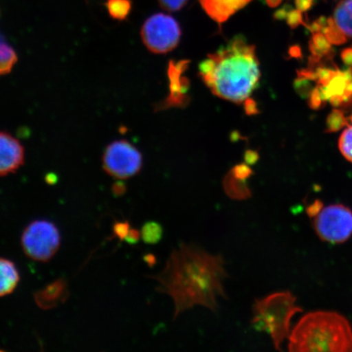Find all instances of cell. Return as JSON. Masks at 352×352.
<instances>
[{
  "instance_id": "obj_5",
  "label": "cell",
  "mask_w": 352,
  "mask_h": 352,
  "mask_svg": "<svg viewBox=\"0 0 352 352\" xmlns=\"http://www.w3.org/2000/svg\"><path fill=\"white\" fill-rule=\"evenodd\" d=\"M61 236L54 222L38 219L28 224L22 232L21 245L26 256L34 261H50L58 252Z\"/></svg>"
},
{
  "instance_id": "obj_16",
  "label": "cell",
  "mask_w": 352,
  "mask_h": 352,
  "mask_svg": "<svg viewBox=\"0 0 352 352\" xmlns=\"http://www.w3.org/2000/svg\"><path fill=\"white\" fill-rule=\"evenodd\" d=\"M104 7L113 20L124 21L132 10L131 0H105Z\"/></svg>"
},
{
  "instance_id": "obj_20",
  "label": "cell",
  "mask_w": 352,
  "mask_h": 352,
  "mask_svg": "<svg viewBox=\"0 0 352 352\" xmlns=\"http://www.w3.org/2000/svg\"><path fill=\"white\" fill-rule=\"evenodd\" d=\"M349 123L347 121L344 113L341 109H334L332 110L327 117V133H334L344 129L345 126H349Z\"/></svg>"
},
{
  "instance_id": "obj_14",
  "label": "cell",
  "mask_w": 352,
  "mask_h": 352,
  "mask_svg": "<svg viewBox=\"0 0 352 352\" xmlns=\"http://www.w3.org/2000/svg\"><path fill=\"white\" fill-rule=\"evenodd\" d=\"M223 186L226 195L232 199L246 200L252 196L246 180L237 178L232 170L224 178Z\"/></svg>"
},
{
  "instance_id": "obj_19",
  "label": "cell",
  "mask_w": 352,
  "mask_h": 352,
  "mask_svg": "<svg viewBox=\"0 0 352 352\" xmlns=\"http://www.w3.org/2000/svg\"><path fill=\"white\" fill-rule=\"evenodd\" d=\"M142 239L146 244L154 245L158 243L164 235V230L157 222H148L142 227Z\"/></svg>"
},
{
  "instance_id": "obj_35",
  "label": "cell",
  "mask_w": 352,
  "mask_h": 352,
  "mask_svg": "<svg viewBox=\"0 0 352 352\" xmlns=\"http://www.w3.org/2000/svg\"><path fill=\"white\" fill-rule=\"evenodd\" d=\"M340 56L343 64L352 67V47H346L342 50Z\"/></svg>"
},
{
  "instance_id": "obj_29",
  "label": "cell",
  "mask_w": 352,
  "mask_h": 352,
  "mask_svg": "<svg viewBox=\"0 0 352 352\" xmlns=\"http://www.w3.org/2000/svg\"><path fill=\"white\" fill-rule=\"evenodd\" d=\"M131 224L127 221H120L114 223L113 231V234L121 241H124L131 230Z\"/></svg>"
},
{
  "instance_id": "obj_8",
  "label": "cell",
  "mask_w": 352,
  "mask_h": 352,
  "mask_svg": "<svg viewBox=\"0 0 352 352\" xmlns=\"http://www.w3.org/2000/svg\"><path fill=\"white\" fill-rule=\"evenodd\" d=\"M142 153L126 140H116L108 145L103 154V168L118 179L133 177L142 167Z\"/></svg>"
},
{
  "instance_id": "obj_18",
  "label": "cell",
  "mask_w": 352,
  "mask_h": 352,
  "mask_svg": "<svg viewBox=\"0 0 352 352\" xmlns=\"http://www.w3.org/2000/svg\"><path fill=\"white\" fill-rule=\"evenodd\" d=\"M321 33L324 34V36L327 37L328 41L332 45H341V44L347 41L346 35L338 28L336 21L332 17H329L327 25L321 30Z\"/></svg>"
},
{
  "instance_id": "obj_13",
  "label": "cell",
  "mask_w": 352,
  "mask_h": 352,
  "mask_svg": "<svg viewBox=\"0 0 352 352\" xmlns=\"http://www.w3.org/2000/svg\"><path fill=\"white\" fill-rule=\"evenodd\" d=\"M20 283V274L15 263L0 258V298L12 294Z\"/></svg>"
},
{
  "instance_id": "obj_25",
  "label": "cell",
  "mask_w": 352,
  "mask_h": 352,
  "mask_svg": "<svg viewBox=\"0 0 352 352\" xmlns=\"http://www.w3.org/2000/svg\"><path fill=\"white\" fill-rule=\"evenodd\" d=\"M311 82L312 81L299 77L294 81V89L302 98H309L311 91L314 90V87H312Z\"/></svg>"
},
{
  "instance_id": "obj_24",
  "label": "cell",
  "mask_w": 352,
  "mask_h": 352,
  "mask_svg": "<svg viewBox=\"0 0 352 352\" xmlns=\"http://www.w3.org/2000/svg\"><path fill=\"white\" fill-rule=\"evenodd\" d=\"M311 42L314 43L319 50L324 52V54L333 56V50L331 46L332 44L328 41V39L324 36L323 33L318 32L312 34Z\"/></svg>"
},
{
  "instance_id": "obj_9",
  "label": "cell",
  "mask_w": 352,
  "mask_h": 352,
  "mask_svg": "<svg viewBox=\"0 0 352 352\" xmlns=\"http://www.w3.org/2000/svg\"><path fill=\"white\" fill-rule=\"evenodd\" d=\"M24 162L25 149L19 140L0 131V176L14 173Z\"/></svg>"
},
{
  "instance_id": "obj_15",
  "label": "cell",
  "mask_w": 352,
  "mask_h": 352,
  "mask_svg": "<svg viewBox=\"0 0 352 352\" xmlns=\"http://www.w3.org/2000/svg\"><path fill=\"white\" fill-rule=\"evenodd\" d=\"M333 19L343 33L352 38V0H342L338 3Z\"/></svg>"
},
{
  "instance_id": "obj_37",
  "label": "cell",
  "mask_w": 352,
  "mask_h": 352,
  "mask_svg": "<svg viewBox=\"0 0 352 352\" xmlns=\"http://www.w3.org/2000/svg\"><path fill=\"white\" fill-rule=\"evenodd\" d=\"M245 162L248 164H254L258 160V155L256 152L248 151L245 153Z\"/></svg>"
},
{
  "instance_id": "obj_4",
  "label": "cell",
  "mask_w": 352,
  "mask_h": 352,
  "mask_svg": "<svg viewBox=\"0 0 352 352\" xmlns=\"http://www.w3.org/2000/svg\"><path fill=\"white\" fill-rule=\"evenodd\" d=\"M296 300L292 292H281L254 301L253 327L270 334L277 351H281V345L289 336L293 316L302 311Z\"/></svg>"
},
{
  "instance_id": "obj_11",
  "label": "cell",
  "mask_w": 352,
  "mask_h": 352,
  "mask_svg": "<svg viewBox=\"0 0 352 352\" xmlns=\"http://www.w3.org/2000/svg\"><path fill=\"white\" fill-rule=\"evenodd\" d=\"M211 19L222 24L253 0H198Z\"/></svg>"
},
{
  "instance_id": "obj_21",
  "label": "cell",
  "mask_w": 352,
  "mask_h": 352,
  "mask_svg": "<svg viewBox=\"0 0 352 352\" xmlns=\"http://www.w3.org/2000/svg\"><path fill=\"white\" fill-rule=\"evenodd\" d=\"M349 83V81L346 80L342 72L338 69L336 76H334L331 79V81L329 82V85H327L330 98H331L333 96H342L344 94L346 87Z\"/></svg>"
},
{
  "instance_id": "obj_43",
  "label": "cell",
  "mask_w": 352,
  "mask_h": 352,
  "mask_svg": "<svg viewBox=\"0 0 352 352\" xmlns=\"http://www.w3.org/2000/svg\"><path fill=\"white\" fill-rule=\"evenodd\" d=\"M344 94L347 95H352V81L347 85Z\"/></svg>"
},
{
  "instance_id": "obj_22",
  "label": "cell",
  "mask_w": 352,
  "mask_h": 352,
  "mask_svg": "<svg viewBox=\"0 0 352 352\" xmlns=\"http://www.w3.org/2000/svg\"><path fill=\"white\" fill-rule=\"evenodd\" d=\"M338 148L343 157L352 164V126H347L342 132L338 140Z\"/></svg>"
},
{
  "instance_id": "obj_36",
  "label": "cell",
  "mask_w": 352,
  "mask_h": 352,
  "mask_svg": "<svg viewBox=\"0 0 352 352\" xmlns=\"http://www.w3.org/2000/svg\"><path fill=\"white\" fill-rule=\"evenodd\" d=\"M292 10V6H285L283 8H280L275 12L274 17L276 20H285L287 16L288 12Z\"/></svg>"
},
{
  "instance_id": "obj_3",
  "label": "cell",
  "mask_w": 352,
  "mask_h": 352,
  "mask_svg": "<svg viewBox=\"0 0 352 352\" xmlns=\"http://www.w3.org/2000/svg\"><path fill=\"white\" fill-rule=\"evenodd\" d=\"M289 338L292 352L352 351L351 325L336 311H316L303 316Z\"/></svg>"
},
{
  "instance_id": "obj_17",
  "label": "cell",
  "mask_w": 352,
  "mask_h": 352,
  "mask_svg": "<svg viewBox=\"0 0 352 352\" xmlns=\"http://www.w3.org/2000/svg\"><path fill=\"white\" fill-rule=\"evenodd\" d=\"M19 57L13 48L3 39L0 38V77L12 72Z\"/></svg>"
},
{
  "instance_id": "obj_26",
  "label": "cell",
  "mask_w": 352,
  "mask_h": 352,
  "mask_svg": "<svg viewBox=\"0 0 352 352\" xmlns=\"http://www.w3.org/2000/svg\"><path fill=\"white\" fill-rule=\"evenodd\" d=\"M308 107L314 110H319L324 107L327 102L321 98L319 86L314 88L309 98H307Z\"/></svg>"
},
{
  "instance_id": "obj_34",
  "label": "cell",
  "mask_w": 352,
  "mask_h": 352,
  "mask_svg": "<svg viewBox=\"0 0 352 352\" xmlns=\"http://www.w3.org/2000/svg\"><path fill=\"white\" fill-rule=\"evenodd\" d=\"M142 237V233L135 228H131L129 234L126 236L124 241L131 245L138 243L139 240Z\"/></svg>"
},
{
  "instance_id": "obj_44",
  "label": "cell",
  "mask_w": 352,
  "mask_h": 352,
  "mask_svg": "<svg viewBox=\"0 0 352 352\" xmlns=\"http://www.w3.org/2000/svg\"><path fill=\"white\" fill-rule=\"evenodd\" d=\"M349 120L352 122V114L351 116L349 118Z\"/></svg>"
},
{
  "instance_id": "obj_2",
  "label": "cell",
  "mask_w": 352,
  "mask_h": 352,
  "mask_svg": "<svg viewBox=\"0 0 352 352\" xmlns=\"http://www.w3.org/2000/svg\"><path fill=\"white\" fill-rule=\"evenodd\" d=\"M199 73L215 96L236 104L245 102L261 78L255 47L239 35L202 61Z\"/></svg>"
},
{
  "instance_id": "obj_1",
  "label": "cell",
  "mask_w": 352,
  "mask_h": 352,
  "mask_svg": "<svg viewBox=\"0 0 352 352\" xmlns=\"http://www.w3.org/2000/svg\"><path fill=\"white\" fill-rule=\"evenodd\" d=\"M227 277L221 255L182 244L170 254L164 271L152 278L158 283L157 292L173 299L175 319L197 305L217 312L218 298H227L223 289Z\"/></svg>"
},
{
  "instance_id": "obj_27",
  "label": "cell",
  "mask_w": 352,
  "mask_h": 352,
  "mask_svg": "<svg viewBox=\"0 0 352 352\" xmlns=\"http://www.w3.org/2000/svg\"><path fill=\"white\" fill-rule=\"evenodd\" d=\"M286 22L290 28L296 29L300 25H305L307 28L305 21H303L302 12L298 10H292L288 12L286 16Z\"/></svg>"
},
{
  "instance_id": "obj_10",
  "label": "cell",
  "mask_w": 352,
  "mask_h": 352,
  "mask_svg": "<svg viewBox=\"0 0 352 352\" xmlns=\"http://www.w3.org/2000/svg\"><path fill=\"white\" fill-rule=\"evenodd\" d=\"M188 64V60L179 61L177 63L171 61L169 66L170 96L161 104V109L182 107L188 104V81L183 78V73L187 69Z\"/></svg>"
},
{
  "instance_id": "obj_30",
  "label": "cell",
  "mask_w": 352,
  "mask_h": 352,
  "mask_svg": "<svg viewBox=\"0 0 352 352\" xmlns=\"http://www.w3.org/2000/svg\"><path fill=\"white\" fill-rule=\"evenodd\" d=\"M232 171L237 178L245 180L248 179L250 177V175L253 174L252 170L250 168L248 164L237 165L232 170Z\"/></svg>"
},
{
  "instance_id": "obj_23",
  "label": "cell",
  "mask_w": 352,
  "mask_h": 352,
  "mask_svg": "<svg viewBox=\"0 0 352 352\" xmlns=\"http://www.w3.org/2000/svg\"><path fill=\"white\" fill-rule=\"evenodd\" d=\"M338 69L337 67L336 69H333L322 64L316 66L315 72L316 76H318V85L324 86L328 85L329 82L331 81V79L336 76Z\"/></svg>"
},
{
  "instance_id": "obj_28",
  "label": "cell",
  "mask_w": 352,
  "mask_h": 352,
  "mask_svg": "<svg viewBox=\"0 0 352 352\" xmlns=\"http://www.w3.org/2000/svg\"><path fill=\"white\" fill-rule=\"evenodd\" d=\"M188 0H158L164 10L169 12L179 11L186 6Z\"/></svg>"
},
{
  "instance_id": "obj_40",
  "label": "cell",
  "mask_w": 352,
  "mask_h": 352,
  "mask_svg": "<svg viewBox=\"0 0 352 352\" xmlns=\"http://www.w3.org/2000/svg\"><path fill=\"white\" fill-rule=\"evenodd\" d=\"M289 54L292 55V57L299 58V57L302 56L301 48L298 46L292 47L289 50Z\"/></svg>"
},
{
  "instance_id": "obj_32",
  "label": "cell",
  "mask_w": 352,
  "mask_h": 352,
  "mask_svg": "<svg viewBox=\"0 0 352 352\" xmlns=\"http://www.w3.org/2000/svg\"><path fill=\"white\" fill-rule=\"evenodd\" d=\"M298 77L306 78L312 82H318V76H316V72L312 68L298 70Z\"/></svg>"
},
{
  "instance_id": "obj_41",
  "label": "cell",
  "mask_w": 352,
  "mask_h": 352,
  "mask_svg": "<svg viewBox=\"0 0 352 352\" xmlns=\"http://www.w3.org/2000/svg\"><path fill=\"white\" fill-rule=\"evenodd\" d=\"M265 1L270 8H276L280 6L283 0H265Z\"/></svg>"
},
{
  "instance_id": "obj_12",
  "label": "cell",
  "mask_w": 352,
  "mask_h": 352,
  "mask_svg": "<svg viewBox=\"0 0 352 352\" xmlns=\"http://www.w3.org/2000/svg\"><path fill=\"white\" fill-rule=\"evenodd\" d=\"M69 296L67 283L59 279L34 294V301L43 310L54 309L63 305Z\"/></svg>"
},
{
  "instance_id": "obj_39",
  "label": "cell",
  "mask_w": 352,
  "mask_h": 352,
  "mask_svg": "<svg viewBox=\"0 0 352 352\" xmlns=\"http://www.w3.org/2000/svg\"><path fill=\"white\" fill-rule=\"evenodd\" d=\"M126 191V187L124 184L122 183H118L114 184L113 187V192L117 196L122 195Z\"/></svg>"
},
{
  "instance_id": "obj_31",
  "label": "cell",
  "mask_w": 352,
  "mask_h": 352,
  "mask_svg": "<svg viewBox=\"0 0 352 352\" xmlns=\"http://www.w3.org/2000/svg\"><path fill=\"white\" fill-rule=\"evenodd\" d=\"M324 208L323 202L319 199L315 200L312 204L307 206V214L311 219H314L316 214Z\"/></svg>"
},
{
  "instance_id": "obj_42",
  "label": "cell",
  "mask_w": 352,
  "mask_h": 352,
  "mask_svg": "<svg viewBox=\"0 0 352 352\" xmlns=\"http://www.w3.org/2000/svg\"><path fill=\"white\" fill-rule=\"evenodd\" d=\"M342 73L344 74V76L349 82L352 81V67L344 70V72H342Z\"/></svg>"
},
{
  "instance_id": "obj_33",
  "label": "cell",
  "mask_w": 352,
  "mask_h": 352,
  "mask_svg": "<svg viewBox=\"0 0 352 352\" xmlns=\"http://www.w3.org/2000/svg\"><path fill=\"white\" fill-rule=\"evenodd\" d=\"M297 10L302 12L309 11L314 6V0H294Z\"/></svg>"
},
{
  "instance_id": "obj_38",
  "label": "cell",
  "mask_w": 352,
  "mask_h": 352,
  "mask_svg": "<svg viewBox=\"0 0 352 352\" xmlns=\"http://www.w3.org/2000/svg\"><path fill=\"white\" fill-rule=\"evenodd\" d=\"M245 110L248 114H254L256 113V104H254V101L252 100H245Z\"/></svg>"
},
{
  "instance_id": "obj_7",
  "label": "cell",
  "mask_w": 352,
  "mask_h": 352,
  "mask_svg": "<svg viewBox=\"0 0 352 352\" xmlns=\"http://www.w3.org/2000/svg\"><path fill=\"white\" fill-rule=\"evenodd\" d=\"M140 34L149 51L164 54L177 47L182 37V29L174 17L157 13L145 21Z\"/></svg>"
},
{
  "instance_id": "obj_6",
  "label": "cell",
  "mask_w": 352,
  "mask_h": 352,
  "mask_svg": "<svg viewBox=\"0 0 352 352\" xmlns=\"http://www.w3.org/2000/svg\"><path fill=\"white\" fill-rule=\"evenodd\" d=\"M314 230L321 241L341 244L352 235V210L342 204L324 206L314 219Z\"/></svg>"
}]
</instances>
